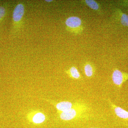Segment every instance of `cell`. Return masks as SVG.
Instances as JSON below:
<instances>
[{"instance_id":"4","label":"cell","mask_w":128,"mask_h":128,"mask_svg":"<svg viewBox=\"0 0 128 128\" xmlns=\"http://www.w3.org/2000/svg\"><path fill=\"white\" fill-rule=\"evenodd\" d=\"M25 12V7L22 3H19L16 6L12 14V19L14 22H20L23 18Z\"/></svg>"},{"instance_id":"5","label":"cell","mask_w":128,"mask_h":128,"mask_svg":"<svg viewBox=\"0 0 128 128\" xmlns=\"http://www.w3.org/2000/svg\"><path fill=\"white\" fill-rule=\"evenodd\" d=\"M110 106L114 111L117 116L122 119L128 120V112L120 107L117 106L112 102L110 100H108Z\"/></svg>"},{"instance_id":"7","label":"cell","mask_w":128,"mask_h":128,"mask_svg":"<svg viewBox=\"0 0 128 128\" xmlns=\"http://www.w3.org/2000/svg\"><path fill=\"white\" fill-rule=\"evenodd\" d=\"M84 71L86 76L90 78L94 75L95 70L92 64L90 63H87L85 64L84 66Z\"/></svg>"},{"instance_id":"13","label":"cell","mask_w":128,"mask_h":128,"mask_svg":"<svg viewBox=\"0 0 128 128\" xmlns=\"http://www.w3.org/2000/svg\"><path fill=\"white\" fill-rule=\"evenodd\" d=\"M123 2H124V4H126L128 7V0L124 1Z\"/></svg>"},{"instance_id":"11","label":"cell","mask_w":128,"mask_h":128,"mask_svg":"<svg viewBox=\"0 0 128 128\" xmlns=\"http://www.w3.org/2000/svg\"><path fill=\"white\" fill-rule=\"evenodd\" d=\"M45 120V116L42 113H38L35 114L33 118V121L35 124H40L43 122Z\"/></svg>"},{"instance_id":"8","label":"cell","mask_w":128,"mask_h":128,"mask_svg":"<svg viewBox=\"0 0 128 128\" xmlns=\"http://www.w3.org/2000/svg\"><path fill=\"white\" fill-rule=\"evenodd\" d=\"M69 73L70 76L74 79L78 80L81 79V76L78 69L74 66H73L69 70Z\"/></svg>"},{"instance_id":"10","label":"cell","mask_w":128,"mask_h":128,"mask_svg":"<svg viewBox=\"0 0 128 128\" xmlns=\"http://www.w3.org/2000/svg\"><path fill=\"white\" fill-rule=\"evenodd\" d=\"M84 1L88 6L92 9L96 11L99 10V5L96 1L94 0H86Z\"/></svg>"},{"instance_id":"6","label":"cell","mask_w":128,"mask_h":128,"mask_svg":"<svg viewBox=\"0 0 128 128\" xmlns=\"http://www.w3.org/2000/svg\"><path fill=\"white\" fill-rule=\"evenodd\" d=\"M73 104L69 102H62L57 104L56 107L58 110L62 112L70 110L72 108Z\"/></svg>"},{"instance_id":"3","label":"cell","mask_w":128,"mask_h":128,"mask_svg":"<svg viewBox=\"0 0 128 128\" xmlns=\"http://www.w3.org/2000/svg\"><path fill=\"white\" fill-rule=\"evenodd\" d=\"M84 109V107L82 105L76 108H72L70 110L62 112L60 114V118L66 121L72 120L75 118L77 115H80Z\"/></svg>"},{"instance_id":"2","label":"cell","mask_w":128,"mask_h":128,"mask_svg":"<svg viewBox=\"0 0 128 128\" xmlns=\"http://www.w3.org/2000/svg\"><path fill=\"white\" fill-rule=\"evenodd\" d=\"M113 82L119 88L128 80V73L122 72L118 69H114L112 76Z\"/></svg>"},{"instance_id":"14","label":"cell","mask_w":128,"mask_h":128,"mask_svg":"<svg viewBox=\"0 0 128 128\" xmlns=\"http://www.w3.org/2000/svg\"><path fill=\"white\" fill-rule=\"evenodd\" d=\"M45 1L47 2H51L53 1V0H45Z\"/></svg>"},{"instance_id":"12","label":"cell","mask_w":128,"mask_h":128,"mask_svg":"<svg viewBox=\"0 0 128 128\" xmlns=\"http://www.w3.org/2000/svg\"><path fill=\"white\" fill-rule=\"evenodd\" d=\"M6 10L3 6H0V20H2L6 15Z\"/></svg>"},{"instance_id":"15","label":"cell","mask_w":128,"mask_h":128,"mask_svg":"<svg viewBox=\"0 0 128 128\" xmlns=\"http://www.w3.org/2000/svg\"></svg>"},{"instance_id":"9","label":"cell","mask_w":128,"mask_h":128,"mask_svg":"<svg viewBox=\"0 0 128 128\" xmlns=\"http://www.w3.org/2000/svg\"><path fill=\"white\" fill-rule=\"evenodd\" d=\"M118 12L121 24L124 26L128 27V15L122 12L120 9Z\"/></svg>"},{"instance_id":"1","label":"cell","mask_w":128,"mask_h":128,"mask_svg":"<svg viewBox=\"0 0 128 128\" xmlns=\"http://www.w3.org/2000/svg\"><path fill=\"white\" fill-rule=\"evenodd\" d=\"M65 24L68 30L76 34H80L83 29L82 21L80 18L72 16L66 19Z\"/></svg>"}]
</instances>
